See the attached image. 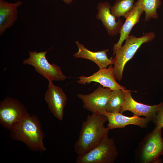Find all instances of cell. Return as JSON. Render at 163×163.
<instances>
[{
  "label": "cell",
  "instance_id": "3",
  "mask_svg": "<svg viewBox=\"0 0 163 163\" xmlns=\"http://www.w3.org/2000/svg\"><path fill=\"white\" fill-rule=\"evenodd\" d=\"M162 128L156 126L152 132L145 136L135 152V162L141 163L161 162L159 158L163 155Z\"/></svg>",
  "mask_w": 163,
  "mask_h": 163
},
{
  "label": "cell",
  "instance_id": "4",
  "mask_svg": "<svg viewBox=\"0 0 163 163\" xmlns=\"http://www.w3.org/2000/svg\"><path fill=\"white\" fill-rule=\"evenodd\" d=\"M155 34L153 32L147 33L141 37H137L129 35L126 39L125 43L116 51L112 59L113 61L114 75L116 80L120 81L126 63L133 56L138 50L143 43L154 40Z\"/></svg>",
  "mask_w": 163,
  "mask_h": 163
},
{
  "label": "cell",
  "instance_id": "21",
  "mask_svg": "<svg viewBox=\"0 0 163 163\" xmlns=\"http://www.w3.org/2000/svg\"><path fill=\"white\" fill-rule=\"evenodd\" d=\"M45 1H49L50 0H45ZM62 1L66 4H69L71 3L73 0H61Z\"/></svg>",
  "mask_w": 163,
  "mask_h": 163
},
{
  "label": "cell",
  "instance_id": "9",
  "mask_svg": "<svg viewBox=\"0 0 163 163\" xmlns=\"http://www.w3.org/2000/svg\"><path fill=\"white\" fill-rule=\"evenodd\" d=\"M123 90L125 95V101L120 112L122 113L125 111H129L131 112L133 115L144 116L153 121L157 112L163 104V102L152 106L139 103L132 97L131 94L132 91L126 89Z\"/></svg>",
  "mask_w": 163,
  "mask_h": 163
},
{
  "label": "cell",
  "instance_id": "1",
  "mask_svg": "<svg viewBox=\"0 0 163 163\" xmlns=\"http://www.w3.org/2000/svg\"><path fill=\"white\" fill-rule=\"evenodd\" d=\"M107 121V117L104 114L92 113L88 115L82 123L78 137L74 145L78 155L89 152L108 136L109 129L104 126Z\"/></svg>",
  "mask_w": 163,
  "mask_h": 163
},
{
  "label": "cell",
  "instance_id": "13",
  "mask_svg": "<svg viewBox=\"0 0 163 163\" xmlns=\"http://www.w3.org/2000/svg\"><path fill=\"white\" fill-rule=\"evenodd\" d=\"M111 6L107 2L99 3L97 5L96 18L101 21L108 35L114 36L119 33L123 23L120 18L116 21L117 18L111 12Z\"/></svg>",
  "mask_w": 163,
  "mask_h": 163
},
{
  "label": "cell",
  "instance_id": "5",
  "mask_svg": "<svg viewBox=\"0 0 163 163\" xmlns=\"http://www.w3.org/2000/svg\"><path fill=\"white\" fill-rule=\"evenodd\" d=\"M118 152L113 138L105 137L95 147L82 155H78L76 163H113Z\"/></svg>",
  "mask_w": 163,
  "mask_h": 163
},
{
  "label": "cell",
  "instance_id": "2",
  "mask_svg": "<svg viewBox=\"0 0 163 163\" xmlns=\"http://www.w3.org/2000/svg\"><path fill=\"white\" fill-rule=\"evenodd\" d=\"M10 135L14 140L25 143L30 150L42 152L46 150L43 142L45 134L38 117L28 113L10 130Z\"/></svg>",
  "mask_w": 163,
  "mask_h": 163
},
{
  "label": "cell",
  "instance_id": "12",
  "mask_svg": "<svg viewBox=\"0 0 163 163\" xmlns=\"http://www.w3.org/2000/svg\"><path fill=\"white\" fill-rule=\"evenodd\" d=\"M104 115L107 118V127L110 129L124 128L126 126L133 125L142 128H147L151 120L146 117H141L133 115L131 117L124 115L120 112L109 113L106 112Z\"/></svg>",
  "mask_w": 163,
  "mask_h": 163
},
{
  "label": "cell",
  "instance_id": "6",
  "mask_svg": "<svg viewBox=\"0 0 163 163\" xmlns=\"http://www.w3.org/2000/svg\"><path fill=\"white\" fill-rule=\"evenodd\" d=\"M51 48L45 52L29 51V57L23 60V64L33 66L36 72L48 81L64 80L67 77L62 73L60 66L50 64L46 57V53Z\"/></svg>",
  "mask_w": 163,
  "mask_h": 163
},
{
  "label": "cell",
  "instance_id": "17",
  "mask_svg": "<svg viewBox=\"0 0 163 163\" xmlns=\"http://www.w3.org/2000/svg\"><path fill=\"white\" fill-rule=\"evenodd\" d=\"M161 3V0H138L134 4L142 8L145 13V21H147L151 18H158L157 10Z\"/></svg>",
  "mask_w": 163,
  "mask_h": 163
},
{
  "label": "cell",
  "instance_id": "7",
  "mask_svg": "<svg viewBox=\"0 0 163 163\" xmlns=\"http://www.w3.org/2000/svg\"><path fill=\"white\" fill-rule=\"evenodd\" d=\"M28 113L23 104L13 98L7 97L0 103V123L10 130Z\"/></svg>",
  "mask_w": 163,
  "mask_h": 163
},
{
  "label": "cell",
  "instance_id": "20",
  "mask_svg": "<svg viewBox=\"0 0 163 163\" xmlns=\"http://www.w3.org/2000/svg\"><path fill=\"white\" fill-rule=\"evenodd\" d=\"M153 122L156 126L163 128V104L157 112Z\"/></svg>",
  "mask_w": 163,
  "mask_h": 163
},
{
  "label": "cell",
  "instance_id": "16",
  "mask_svg": "<svg viewBox=\"0 0 163 163\" xmlns=\"http://www.w3.org/2000/svg\"><path fill=\"white\" fill-rule=\"evenodd\" d=\"M144 11L140 6L134 4L132 10L124 17L126 20L120 30V39L118 42L114 44L113 55L122 46L123 42L129 36L133 27L140 21V18Z\"/></svg>",
  "mask_w": 163,
  "mask_h": 163
},
{
  "label": "cell",
  "instance_id": "14",
  "mask_svg": "<svg viewBox=\"0 0 163 163\" xmlns=\"http://www.w3.org/2000/svg\"><path fill=\"white\" fill-rule=\"evenodd\" d=\"M78 50L73 56L75 58H81L91 60L95 63L99 69L106 68L109 65H113L112 59L108 58L107 52L108 49L104 50L97 52H93L85 47V46L77 41Z\"/></svg>",
  "mask_w": 163,
  "mask_h": 163
},
{
  "label": "cell",
  "instance_id": "15",
  "mask_svg": "<svg viewBox=\"0 0 163 163\" xmlns=\"http://www.w3.org/2000/svg\"><path fill=\"white\" fill-rule=\"evenodd\" d=\"M22 2L18 1L9 3L4 0H0V35L12 26L17 19L18 8Z\"/></svg>",
  "mask_w": 163,
  "mask_h": 163
},
{
  "label": "cell",
  "instance_id": "8",
  "mask_svg": "<svg viewBox=\"0 0 163 163\" xmlns=\"http://www.w3.org/2000/svg\"><path fill=\"white\" fill-rule=\"evenodd\" d=\"M111 91L101 85L92 93L78 94L77 97L82 101L83 108L92 113L104 115Z\"/></svg>",
  "mask_w": 163,
  "mask_h": 163
},
{
  "label": "cell",
  "instance_id": "11",
  "mask_svg": "<svg viewBox=\"0 0 163 163\" xmlns=\"http://www.w3.org/2000/svg\"><path fill=\"white\" fill-rule=\"evenodd\" d=\"M112 65H110L107 68L99 69L97 71L90 76H79L77 78L78 80L77 82L79 84L83 85L89 84L93 82H97L112 91L126 89L125 87L120 85L117 82L114 76Z\"/></svg>",
  "mask_w": 163,
  "mask_h": 163
},
{
  "label": "cell",
  "instance_id": "19",
  "mask_svg": "<svg viewBox=\"0 0 163 163\" xmlns=\"http://www.w3.org/2000/svg\"><path fill=\"white\" fill-rule=\"evenodd\" d=\"M134 0H115L111 6V13L117 18L121 16L124 17L132 9Z\"/></svg>",
  "mask_w": 163,
  "mask_h": 163
},
{
  "label": "cell",
  "instance_id": "10",
  "mask_svg": "<svg viewBox=\"0 0 163 163\" xmlns=\"http://www.w3.org/2000/svg\"><path fill=\"white\" fill-rule=\"evenodd\" d=\"M48 88L44 94V99L49 109L60 121L63 119V111L67 101V97L62 89L48 81Z\"/></svg>",
  "mask_w": 163,
  "mask_h": 163
},
{
  "label": "cell",
  "instance_id": "18",
  "mask_svg": "<svg viewBox=\"0 0 163 163\" xmlns=\"http://www.w3.org/2000/svg\"><path fill=\"white\" fill-rule=\"evenodd\" d=\"M125 101V95L122 90L111 91L108 101L106 111L109 113L120 112Z\"/></svg>",
  "mask_w": 163,
  "mask_h": 163
}]
</instances>
